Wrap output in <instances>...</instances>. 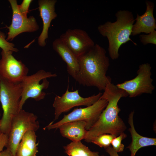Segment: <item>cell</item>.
I'll return each mask as SVG.
<instances>
[{
    "label": "cell",
    "mask_w": 156,
    "mask_h": 156,
    "mask_svg": "<svg viewBox=\"0 0 156 156\" xmlns=\"http://www.w3.org/2000/svg\"><path fill=\"white\" fill-rule=\"evenodd\" d=\"M145 3L146 9L144 13L141 15L137 14L132 28L133 36L142 33L148 34L156 29V21L153 15L154 4L149 1H146Z\"/></svg>",
    "instance_id": "cell-13"
},
{
    "label": "cell",
    "mask_w": 156,
    "mask_h": 156,
    "mask_svg": "<svg viewBox=\"0 0 156 156\" xmlns=\"http://www.w3.org/2000/svg\"><path fill=\"white\" fill-rule=\"evenodd\" d=\"M57 2L56 0H40L38 1L40 16L43 24L42 30L38 39V44L41 47L46 45L45 41L48 38V29L51 23L57 16L55 11V5Z\"/></svg>",
    "instance_id": "cell-14"
},
{
    "label": "cell",
    "mask_w": 156,
    "mask_h": 156,
    "mask_svg": "<svg viewBox=\"0 0 156 156\" xmlns=\"http://www.w3.org/2000/svg\"><path fill=\"white\" fill-rule=\"evenodd\" d=\"M35 132L29 130L25 133L17 147L15 156H36L38 151Z\"/></svg>",
    "instance_id": "cell-18"
},
{
    "label": "cell",
    "mask_w": 156,
    "mask_h": 156,
    "mask_svg": "<svg viewBox=\"0 0 156 156\" xmlns=\"http://www.w3.org/2000/svg\"><path fill=\"white\" fill-rule=\"evenodd\" d=\"M127 137V135L124 132H122L112 140L111 145H112L114 149L117 153L122 152L123 151L124 145L122 143V141Z\"/></svg>",
    "instance_id": "cell-22"
},
{
    "label": "cell",
    "mask_w": 156,
    "mask_h": 156,
    "mask_svg": "<svg viewBox=\"0 0 156 156\" xmlns=\"http://www.w3.org/2000/svg\"><path fill=\"white\" fill-rule=\"evenodd\" d=\"M52 46L53 50L66 63L68 73L75 80L79 70L78 58L60 38L53 41Z\"/></svg>",
    "instance_id": "cell-15"
},
{
    "label": "cell",
    "mask_w": 156,
    "mask_h": 156,
    "mask_svg": "<svg viewBox=\"0 0 156 156\" xmlns=\"http://www.w3.org/2000/svg\"><path fill=\"white\" fill-rule=\"evenodd\" d=\"M100 98L107 100L108 103L101 113L99 119L88 130L85 141L88 143L99 135L109 134L117 136L124 132L126 126L118 116L120 109L118 105L120 99L128 96L124 90L110 82L106 85Z\"/></svg>",
    "instance_id": "cell-1"
},
{
    "label": "cell",
    "mask_w": 156,
    "mask_h": 156,
    "mask_svg": "<svg viewBox=\"0 0 156 156\" xmlns=\"http://www.w3.org/2000/svg\"><path fill=\"white\" fill-rule=\"evenodd\" d=\"M116 137L111 134H103L95 137L91 142L105 148L110 146L112 140Z\"/></svg>",
    "instance_id": "cell-20"
},
{
    "label": "cell",
    "mask_w": 156,
    "mask_h": 156,
    "mask_svg": "<svg viewBox=\"0 0 156 156\" xmlns=\"http://www.w3.org/2000/svg\"><path fill=\"white\" fill-rule=\"evenodd\" d=\"M102 93L99 92L87 97H81L78 90L69 91L68 86L65 92L61 96L56 95L53 106L55 109L54 120L57 119L63 113L69 111L73 107L79 106H89L94 103L100 98Z\"/></svg>",
    "instance_id": "cell-9"
},
{
    "label": "cell",
    "mask_w": 156,
    "mask_h": 156,
    "mask_svg": "<svg viewBox=\"0 0 156 156\" xmlns=\"http://www.w3.org/2000/svg\"><path fill=\"white\" fill-rule=\"evenodd\" d=\"M108 103L107 100L100 99L92 105L83 108H76L67 115H64L60 121L54 123H51L45 128L48 130L58 129L62 125L69 122L81 120L86 123V129L89 130L98 120Z\"/></svg>",
    "instance_id": "cell-7"
},
{
    "label": "cell",
    "mask_w": 156,
    "mask_h": 156,
    "mask_svg": "<svg viewBox=\"0 0 156 156\" xmlns=\"http://www.w3.org/2000/svg\"><path fill=\"white\" fill-rule=\"evenodd\" d=\"M0 156H12L10 151L8 149L3 150L0 153Z\"/></svg>",
    "instance_id": "cell-27"
},
{
    "label": "cell",
    "mask_w": 156,
    "mask_h": 156,
    "mask_svg": "<svg viewBox=\"0 0 156 156\" xmlns=\"http://www.w3.org/2000/svg\"><path fill=\"white\" fill-rule=\"evenodd\" d=\"M134 111L131 112L128 118V123L130 127L129 130L131 138L130 144L127 147L131 152V156H135L136 153L140 148L147 146H155L156 138H150L140 135L136 131L133 121Z\"/></svg>",
    "instance_id": "cell-16"
},
{
    "label": "cell",
    "mask_w": 156,
    "mask_h": 156,
    "mask_svg": "<svg viewBox=\"0 0 156 156\" xmlns=\"http://www.w3.org/2000/svg\"><path fill=\"white\" fill-rule=\"evenodd\" d=\"M105 151L110 155V156H119L116 152L112 147L109 146L105 148Z\"/></svg>",
    "instance_id": "cell-26"
},
{
    "label": "cell",
    "mask_w": 156,
    "mask_h": 156,
    "mask_svg": "<svg viewBox=\"0 0 156 156\" xmlns=\"http://www.w3.org/2000/svg\"><path fill=\"white\" fill-rule=\"evenodd\" d=\"M57 76L56 73L41 69L32 75L25 77L21 82L22 92L19 111L22 109L23 105L29 98L36 101L43 99L46 94L42 90L47 88L49 85L47 79Z\"/></svg>",
    "instance_id": "cell-6"
},
{
    "label": "cell",
    "mask_w": 156,
    "mask_h": 156,
    "mask_svg": "<svg viewBox=\"0 0 156 156\" xmlns=\"http://www.w3.org/2000/svg\"><path fill=\"white\" fill-rule=\"evenodd\" d=\"M140 41L144 45L151 44L156 45V31L155 30L148 34H142L139 36Z\"/></svg>",
    "instance_id": "cell-23"
},
{
    "label": "cell",
    "mask_w": 156,
    "mask_h": 156,
    "mask_svg": "<svg viewBox=\"0 0 156 156\" xmlns=\"http://www.w3.org/2000/svg\"><path fill=\"white\" fill-rule=\"evenodd\" d=\"M6 36L4 33L0 31V48L5 52L12 51L17 52L18 50L14 48V45L8 42L5 39Z\"/></svg>",
    "instance_id": "cell-21"
},
{
    "label": "cell",
    "mask_w": 156,
    "mask_h": 156,
    "mask_svg": "<svg viewBox=\"0 0 156 156\" xmlns=\"http://www.w3.org/2000/svg\"><path fill=\"white\" fill-rule=\"evenodd\" d=\"M12 11V21L10 26L7 27L9 29L7 41L12 40L18 34L24 32H32L39 29V26L35 18L32 16L29 18L20 12L17 1L9 0Z\"/></svg>",
    "instance_id": "cell-12"
},
{
    "label": "cell",
    "mask_w": 156,
    "mask_h": 156,
    "mask_svg": "<svg viewBox=\"0 0 156 156\" xmlns=\"http://www.w3.org/2000/svg\"><path fill=\"white\" fill-rule=\"evenodd\" d=\"M105 49L96 44L86 52L78 57L79 70L75 80L80 85L93 86L104 90L111 79L106 75L110 66Z\"/></svg>",
    "instance_id": "cell-2"
},
{
    "label": "cell",
    "mask_w": 156,
    "mask_h": 156,
    "mask_svg": "<svg viewBox=\"0 0 156 156\" xmlns=\"http://www.w3.org/2000/svg\"><path fill=\"white\" fill-rule=\"evenodd\" d=\"M115 16V22L108 21L97 27L99 33L107 39L108 53L113 60L118 58L119 50L122 44L131 41L137 45L130 38L135 22L132 13L128 10H120L116 13Z\"/></svg>",
    "instance_id": "cell-3"
},
{
    "label": "cell",
    "mask_w": 156,
    "mask_h": 156,
    "mask_svg": "<svg viewBox=\"0 0 156 156\" xmlns=\"http://www.w3.org/2000/svg\"><path fill=\"white\" fill-rule=\"evenodd\" d=\"M86 125L84 121H75L64 123L58 128L62 136L72 142H77L85 138L87 131L86 129Z\"/></svg>",
    "instance_id": "cell-17"
},
{
    "label": "cell",
    "mask_w": 156,
    "mask_h": 156,
    "mask_svg": "<svg viewBox=\"0 0 156 156\" xmlns=\"http://www.w3.org/2000/svg\"><path fill=\"white\" fill-rule=\"evenodd\" d=\"M1 120H0V123H1Z\"/></svg>",
    "instance_id": "cell-28"
},
{
    "label": "cell",
    "mask_w": 156,
    "mask_h": 156,
    "mask_svg": "<svg viewBox=\"0 0 156 156\" xmlns=\"http://www.w3.org/2000/svg\"><path fill=\"white\" fill-rule=\"evenodd\" d=\"M32 1L31 0H23L21 4L18 5L20 12L24 16H27L30 4Z\"/></svg>",
    "instance_id": "cell-24"
},
{
    "label": "cell",
    "mask_w": 156,
    "mask_h": 156,
    "mask_svg": "<svg viewBox=\"0 0 156 156\" xmlns=\"http://www.w3.org/2000/svg\"><path fill=\"white\" fill-rule=\"evenodd\" d=\"M37 118L33 113L22 109L13 118L6 147L12 156H15L17 147L25 133L29 130L36 132L39 129L40 126Z\"/></svg>",
    "instance_id": "cell-5"
},
{
    "label": "cell",
    "mask_w": 156,
    "mask_h": 156,
    "mask_svg": "<svg viewBox=\"0 0 156 156\" xmlns=\"http://www.w3.org/2000/svg\"><path fill=\"white\" fill-rule=\"evenodd\" d=\"M13 51H2L0 59V76L10 81L21 82L27 74L28 68L12 55Z\"/></svg>",
    "instance_id": "cell-10"
},
{
    "label": "cell",
    "mask_w": 156,
    "mask_h": 156,
    "mask_svg": "<svg viewBox=\"0 0 156 156\" xmlns=\"http://www.w3.org/2000/svg\"><path fill=\"white\" fill-rule=\"evenodd\" d=\"M151 67L148 63L139 65L137 75L134 78L117 84L118 88L124 90L130 98L140 96L143 94H151L155 87L151 77Z\"/></svg>",
    "instance_id": "cell-8"
},
{
    "label": "cell",
    "mask_w": 156,
    "mask_h": 156,
    "mask_svg": "<svg viewBox=\"0 0 156 156\" xmlns=\"http://www.w3.org/2000/svg\"><path fill=\"white\" fill-rule=\"evenodd\" d=\"M22 92L21 82L10 81L0 76V101L3 110L0 132L8 136L12 119L19 111Z\"/></svg>",
    "instance_id": "cell-4"
},
{
    "label": "cell",
    "mask_w": 156,
    "mask_h": 156,
    "mask_svg": "<svg viewBox=\"0 0 156 156\" xmlns=\"http://www.w3.org/2000/svg\"><path fill=\"white\" fill-rule=\"evenodd\" d=\"M60 38L77 58L95 44L86 31L79 29H68Z\"/></svg>",
    "instance_id": "cell-11"
},
{
    "label": "cell",
    "mask_w": 156,
    "mask_h": 156,
    "mask_svg": "<svg viewBox=\"0 0 156 156\" xmlns=\"http://www.w3.org/2000/svg\"><path fill=\"white\" fill-rule=\"evenodd\" d=\"M1 116V113H0V116Z\"/></svg>",
    "instance_id": "cell-29"
},
{
    "label": "cell",
    "mask_w": 156,
    "mask_h": 156,
    "mask_svg": "<svg viewBox=\"0 0 156 156\" xmlns=\"http://www.w3.org/2000/svg\"><path fill=\"white\" fill-rule=\"evenodd\" d=\"M9 136L8 135L0 132V153L3 151L8 143Z\"/></svg>",
    "instance_id": "cell-25"
},
{
    "label": "cell",
    "mask_w": 156,
    "mask_h": 156,
    "mask_svg": "<svg viewBox=\"0 0 156 156\" xmlns=\"http://www.w3.org/2000/svg\"><path fill=\"white\" fill-rule=\"evenodd\" d=\"M63 148L69 156H104L99 155L98 152L91 151L81 141L72 142Z\"/></svg>",
    "instance_id": "cell-19"
}]
</instances>
